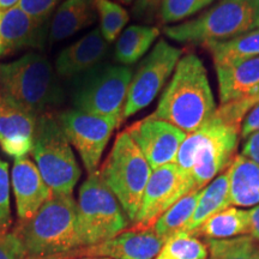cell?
<instances>
[{"mask_svg": "<svg viewBox=\"0 0 259 259\" xmlns=\"http://www.w3.org/2000/svg\"><path fill=\"white\" fill-rule=\"evenodd\" d=\"M216 109L208 71L196 54L189 53L177 64L153 115L190 135L209 122Z\"/></svg>", "mask_w": 259, "mask_h": 259, "instance_id": "1", "label": "cell"}, {"mask_svg": "<svg viewBox=\"0 0 259 259\" xmlns=\"http://www.w3.org/2000/svg\"><path fill=\"white\" fill-rule=\"evenodd\" d=\"M27 259H57L78 250L77 203L72 194H53L30 220L14 229Z\"/></svg>", "mask_w": 259, "mask_h": 259, "instance_id": "2", "label": "cell"}, {"mask_svg": "<svg viewBox=\"0 0 259 259\" xmlns=\"http://www.w3.org/2000/svg\"><path fill=\"white\" fill-rule=\"evenodd\" d=\"M240 125L212 116L209 122L187 135L180 145L176 163L192 177L193 190L200 191L234 160Z\"/></svg>", "mask_w": 259, "mask_h": 259, "instance_id": "3", "label": "cell"}, {"mask_svg": "<svg viewBox=\"0 0 259 259\" xmlns=\"http://www.w3.org/2000/svg\"><path fill=\"white\" fill-rule=\"evenodd\" d=\"M0 93L37 118L64 101L53 66L46 57L35 52L0 64Z\"/></svg>", "mask_w": 259, "mask_h": 259, "instance_id": "4", "label": "cell"}, {"mask_svg": "<svg viewBox=\"0 0 259 259\" xmlns=\"http://www.w3.org/2000/svg\"><path fill=\"white\" fill-rule=\"evenodd\" d=\"M259 28V0H220L198 17L164 28L171 40L204 45Z\"/></svg>", "mask_w": 259, "mask_h": 259, "instance_id": "5", "label": "cell"}, {"mask_svg": "<svg viewBox=\"0 0 259 259\" xmlns=\"http://www.w3.org/2000/svg\"><path fill=\"white\" fill-rule=\"evenodd\" d=\"M31 155L52 193L72 194L82 170L61 127L59 115L46 113L38 116Z\"/></svg>", "mask_w": 259, "mask_h": 259, "instance_id": "6", "label": "cell"}, {"mask_svg": "<svg viewBox=\"0 0 259 259\" xmlns=\"http://www.w3.org/2000/svg\"><path fill=\"white\" fill-rule=\"evenodd\" d=\"M118 199L103 183L99 171L89 174L80 186L77 200L78 250L121 234L128 226Z\"/></svg>", "mask_w": 259, "mask_h": 259, "instance_id": "7", "label": "cell"}, {"mask_svg": "<svg viewBox=\"0 0 259 259\" xmlns=\"http://www.w3.org/2000/svg\"><path fill=\"white\" fill-rule=\"evenodd\" d=\"M97 171L134 223L153 169L127 132L116 136L111 153Z\"/></svg>", "mask_w": 259, "mask_h": 259, "instance_id": "8", "label": "cell"}, {"mask_svg": "<svg viewBox=\"0 0 259 259\" xmlns=\"http://www.w3.org/2000/svg\"><path fill=\"white\" fill-rule=\"evenodd\" d=\"M132 71L125 65L99 64L77 76L71 93L74 109L121 124Z\"/></svg>", "mask_w": 259, "mask_h": 259, "instance_id": "9", "label": "cell"}, {"mask_svg": "<svg viewBox=\"0 0 259 259\" xmlns=\"http://www.w3.org/2000/svg\"><path fill=\"white\" fill-rule=\"evenodd\" d=\"M183 56L180 48L160 40L136 70L130 83L122 119L135 115L154 101Z\"/></svg>", "mask_w": 259, "mask_h": 259, "instance_id": "10", "label": "cell"}, {"mask_svg": "<svg viewBox=\"0 0 259 259\" xmlns=\"http://www.w3.org/2000/svg\"><path fill=\"white\" fill-rule=\"evenodd\" d=\"M190 192H194L192 177L181 169L176 162L154 169L132 228H153L162 213Z\"/></svg>", "mask_w": 259, "mask_h": 259, "instance_id": "11", "label": "cell"}, {"mask_svg": "<svg viewBox=\"0 0 259 259\" xmlns=\"http://www.w3.org/2000/svg\"><path fill=\"white\" fill-rule=\"evenodd\" d=\"M59 120L70 144L78 151L88 174L95 173L113 131L120 124L112 118L77 109L61 113Z\"/></svg>", "mask_w": 259, "mask_h": 259, "instance_id": "12", "label": "cell"}, {"mask_svg": "<svg viewBox=\"0 0 259 259\" xmlns=\"http://www.w3.org/2000/svg\"><path fill=\"white\" fill-rule=\"evenodd\" d=\"M126 132L134 139L153 170L176 162L180 145L187 137L184 131L153 114L134 122Z\"/></svg>", "mask_w": 259, "mask_h": 259, "instance_id": "13", "label": "cell"}, {"mask_svg": "<svg viewBox=\"0 0 259 259\" xmlns=\"http://www.w3.org/2000/svg\"><path fill=\"white\" fill-rule=\"evenodd\" d=\"M164 241L153 229H134L122 232L115 238L97 245L73 250L57 259L108 258V259H154Z\"/></svg>", "mask_w": 259, "mask_h": 259, "instance_id": "14", "label": "cell"}, {"mask_svg": "<svg viewBox=\"0 0 259 259\" xmlns=\"http://www.w3.org/2000/svg\"><path fill=\"white\" fill-rule=\"evenodd\" d=\"M37 116L0 93V147L9 156L31 153Z\"/></svg>", "mask_w": 259, "mask_h": 259, "instance_id": "15", "label": "cell"}, {"mask_svg": "<svg viewBox=\"0 0 259 259\" xmlns=\"http://www.w3.org/2000/svg\"><path fill=\"white\" fill-rule=\"evenodd\" d=\"M2 54L11 56L25 50H44L47 40L46 23L25 14L18 6L0 14Z\"/></svg>", "mask_w": 259, "mask_h": 259, "instance_id": "16", "label": "cell"}, {"mask_svg": "<svg viewBox=\"0 0 259 259\" xmlns=\"http://www.w3.org/2000/svg\"><path fill=\"white\" fill-rule=\"evenodd\" d=\"M11 181L19 221L30 220L53 196L37 167L27 156L15 160Z\"/></svg>", "mask_w": 259, "mask_h": 259, "instance_id": "17", "label": "cell"}, {"mask_svg": "<svg viewBox=\"0 0 259 259\" xmlns=\"http://www.w3.org/2000/svg\"><path fill=\"white\" fill-rule=\"evenodd\" d=\"M107 51L108 42L100 29H94L60 52L56 60V73L61 78L79 76L101 64Z\"/></svg>", "mask_w": 259, "mask_h": 259, "instance_id": "18", "label": "cell"}, {"mask_svg": "<svg viewBox=\"0 0 259 259\" xmlns=\"http://www.w3.org/2000/svg\"><path fill=\"white\" fill-rule=\"evenodd\" d=\"M215 69L222 105L259 94V57Z\"/></svg>", "mask_w": 259, "mask_h": 259, "instance_id": "19", "label": "cell"}, {"mask_svg": "<svg viewBox=\"0 0 259 259\" xmlns=\"http://www.w3.org/2000/svg\"><path fill=\"white\" fill-rule=\"evenodd\" d=\"M96 21L94 0H65L58 8L50 30V42L72 36Z\"/></svg>", "mask_w": 259, "mask_h": 259, "instance_id": "20", "label": "cell"}, {"mask_svg": "<svg viewBox=\"0 0 259 259\" xmlns=\"http://www.w3.org/2000/svg\"><path fill=\"white\" fill-rule=\"evenodd\" d=\"M229 199L236 206L259 204V164L236 155L228 168Z\"/></svg>", "mask_w": 259, "mask_h": 259, "instance_id": "21", "label": "cell"}, {"mask_svg": "<svg viewBox=\"0 0 259 259\" xmlns=\"http://www.w3.org/2000/svg\"><path fill=\"white\" fill-rule=\"evenodd\" d=\"M229 205H231L229 176L227 170L225 173L219 174L205 189L202 190L192 218L181 232L192 234L206 220H209L215 213L229 208Z\"/></svg>", "mask_w": 259, "mask_h": 259, "instance_id": "22", "label": "cell"}, {"mask_svg": "<svg viewBox=\"0 0 259 259\" xmlns=\"http://www.w3.org/2000/svg\"><path fill=\"white\" fill-rule=\"evenodd\" d=\"M202 46L211 54L215 67L229 66L259 57V28L226 41H212Z\"/></svg>", "mask_w": 259, "mask_h": 259, "instance_id": "23", "label": "cell"}, {"mask_svg": "<svg viewBox=\"0 0 259 259\" xmlns=\"http://www.w3.org/2000/svg\"><path fill=\"white\" fill-rule=\"evenodd\" d=\"M251 232L250 211L236 208H227L206 220L192 234L205 239H231L247 235Z\"/></svg>", "mask_w": 259, "mask_h": 259, "instance_id": "24", "label": "cell"}, {"mask_svg": "<svg viewBox=\"0 0 259 259\" xmlns=\"http://www.w3.org/2000/svg\"><path fill=\"white\" fill-rule=\"evenodd\" d=\"M158 35L160 30L156 27L131 25L125 29L116 40L115 60L125 66L137 63L147 53Z\"/></svg>", "mask_w": 259, "mask_h": 259, "instance_id": "25", "label": "cell"}, {"mask_svg": "<svg viewBox=\"0 0 259 259\" xmlns=\"http://www.w3.org/2000/svg\"><path fill=\"white\" fill-rule=\"evenodd\" d=\"M200 192H202V190L190 192L162 213L151 228L155 232V234L163 241H166L173 235L183 231L184 227L192 218Z\"/></svg>", "mask_w": 259, "mask_h": 259, "instance_id": "26", "label": "cell"}, {"mask_svg": "<svg viewBox=\"0 0 259 259\" xmlns=\"http://www.w3.org/2000/svg\"><path fill=\"white\" fill-rule=\"evenodd\" d=\"M211 259H259V241L252 235L205 239Z\"/></svg>", "mask_w": 259, "mask_h": 259, "instance_id": "27", "label": "cell"}, {"mask_svg": "<svg viewBox=\"0 0 259 259\" xmlns=\"http://www.w3.org/2000/svg\"><path fill=\"white\" fill-rule=\"evenodd\" d=\"M209 250L204 244L186 232H180L164 241L155 259H206Z\"/></svg>", "mask_w": 259, "mask_h": 259, "instance_id": "28", "label": "cell"}, {"mask_svg": "<svg viewBox=\"0 0 259 259\" xmlns=\"http://www.w3.org/2000/svg\"><path fill=\"white\" fill-rule=\"evenodd\" d=\"M100 17V31L107 42H113L120 36L122 29L127 24V11L111 0H94Z\"/></svg>", "mask_w": 259, "mask_h": 259, "instance_id": "29", "label": "cell"}, {"mask_svg": "<svg viewBox=\"0 0 259 259\" xmlns=\"http://www.w3.org/2000/svg\"><path fill=\"white\" fill-rule=\"evenodd\" d=\"M212 2L213 0H162L158 16L162 23H176L196 15Z\"/></svg>", "mask_w": 259, "mask_h": 259, "instance_id": "30", "label": "cell"}, {"mask_svg": "<svg viewBox=\"0 0 259 259\" xmlns=\"http://www.w3.org/2000/svg\"><path fill=\"white\" fill-rule=\"evenodd\" d=\"M11 208H10L9 166L0 158V229H10Z\"/></svg>", "mask_w": 259, "mask_h": 259, "instance_id": "31", "label": "cell"}, {"mask_svg": "<svg viewBox=\"0 0 259 259\" xmlns=\"http://www.w3.org/2000/svg\"><path fill=\"white\" fill-rule=\"evenodd\" d=\"M0 259H27L22 241L14 229H0Z\"/></svg>", "mask_w": 259, "mask_h": 259, "instance_id": "32", "label": "cell"}, {"mask_svg": "<svg viewBox=\"0 0 259 259\" xmlns=\"http://www.w3.org/2000/svg\"><path fill=\"white\" fill-rule=\"evenodd\" d=\"M59 2L60 0H21L18 8L38 22L46 23Z\"/></svg>", "mask_w": 259, "mask_h": 259, "instance_id": "33", "label": "cell"}, {"mask_svg": "<svg viewBox=\"0 0 259 259\" xmlns=\"http://www.w3.org/2000/svg\"><path fill=\"white\" fill-rule=\"evenodd\" d=\"M257 131H259V103L252 107L250 112L242 119L240 136L241 138H247L248 136Z\"/></svg>", "mask_w": 259, "mask_h": 259, "instance_id": "34", "label": "cell"}, {"mask_svg": "<svg viewBox=\"0 0 259 259\" xmlns=\"http://www.w3.org/2000/svg\"><path fill=\"white\" fill-rule=\"evenodd\" d=\"M242 156L259 164V131L246 138L242 145Z\"/></svg>", "mask_w": 259, "mask_h": 259, "instance_id": "35", "label": "cell"}, {"mask_svg": "<svg viewBox=\"0 0 259 259\" xmlns=\"http://www.w3.org/2000/svg\"><path fill=\"white\" fill-rule=\"evenodd\" d=\"M250 234L259 241V205L250 210Z\"/></svg>", "mask_w": 259, "mask_h": 259, "instance_id": "36", "label": "cell"}, {"mask_svg": "<svg viewBox=\"0 0 259 259\" xmlns=\"http://www.w3.org/2000/svg\"><path fill=\"white\" fill-rule=\"evenodd\" d=\"M21 0H0V11H5V10L15 8L16 5L19 4Z\"/></svg>", "mask_w": 259, "mask_h": 259, "instance_id": "37", "label": "cell"}, {"mask_svg": "<svg viewBox=\"0 0 259 259\" xmlns=\"http://www.w3.org/2000/svg\"><path fill=\"white\" fill-rule=\"evenodd\" d=\"M148 6H150V0H138L137 8L141 10V11H144Z\"/></svg>", "mask_w": 259, "mask_h": 259, "instance_id": "38", "label": "cell"}, {"mask_svg": "<svg viewBox=\"0 0 259 259\" xmlns=\"http://www.w3.org/2000/svg\"><path fill=\"white\" fill-rule=\"evenodd\" d=\"M162 0H150V5L151 6H156L158 4H161Z\"/></svg>", "mask_w": 259, "mask_h": 259, "instance_id": "39", "label": "cell"}, {"mask_svg": "<svg viewBox=\"0 0 259 259\" xmlns=\"http://www.w3.org/2000/svg\"><path fill=\"white\" fill-rule=\"evenodd\" d=\"M119 2L124 3V4H130V3H132V2H134V0H119Z\"/></svg>", "mask_w": 259, "mask_h": 259, "instance_id": "40", "label": "cell"}, {"mask_svg": "<svg viewBox=\"0 0 259 259\" xmlns=\"http://www.w3.org/2000/svg\"><path fill=\"white\" fill-rule=\"evenodd\" d=\"M0 14H2V11H0ZM2 48H3V44H2V36H0V54H2Z\"/></svg>", "mask_w": 259, "mask_h": 259, "instance_id": "41", "label": "cell"}, {"mask_svg": "<svg viewBox=\"0 0 259 259\" xmlns=\"http://www.w3.org/2000/svg\"><path fill=\"white\" fill-rule=\"evenodd\" d=\"M77 259H108V258H77Z\"/></svg>", "mask_w": 259, "mask_h": 259, "instance_id": "42", "label": "cell"}, {"mask_svg": "<svg viewBox=\"0 0 259 259\" xmlns=\"http://www.w3.org/2000/svg\"><path fill=\"white\" fill-rule=\"evenodd\" d=\"M210 259H211V258H210Z\"/></svg>", "mask_w": 259, "mask_h": 259, "instance_id": "43", "label": "cell"}]
</instances>
